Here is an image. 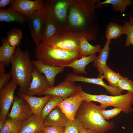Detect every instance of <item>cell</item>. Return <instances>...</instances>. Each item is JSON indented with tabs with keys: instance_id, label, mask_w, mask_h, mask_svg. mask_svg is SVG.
<instances>
[{
	"instance_id": "277c9868",
	"label": "cell",
	"mask_w": 133,
	"mask_h": 133,
	"mask_svg": "<svg viewBox=\"0 0 133 133\" xmlns=\"http://www.w3.org/2000/svg\"><path fill=\"white\" fill-rule=\"evenodd\" d=\"M35 53L37 60L45 64L53 66L69 64L82 56L79 50H64L42 42L36 46Z\"/></svg>"
},
{
	"instance_id": "7c38bea8",
	"label": "cell",
	"mask_w": 133,
	"mask_h": 133,
	"mask_svg": "<svg viewBox=\"0 0 133 133\" xmlns=\"http://www.w3.org/2000/svg\"><path fill=\"white\" fill-rule=\"evenodd\" d=\"M43 6L42 0H15L11 7L17 12L28 17L36 11L42 10Z\"/></svg>"
},
{
	"instance_id": "7402d4cb",
	"label": "cell",
	"mask_w": 133,
	"mask_h": 133,
	"mask_svg": "<svg viewBox=\"0 0 133 133\" xmlns=\"http://www.w3.org/2000/svg\"><path fill=\"white\" fill-rule=\"evenodd\" d=\"M26 17L17 12L10 6L6 9H0V21L19 23L26 22Z\"/></svg>"
},
{
	"instance_id": "8992f818",
	"label": "cell",
	"mask_w": 133,
	"mask_h": 133,
	"mask_svg": "<svg viewBox=\"0 0 133 133\" xmlns=\"http://www.w3.org/2000/svg\"><path fill=\"white\" fill-rule=\"evenodd\" d=\"M43 9L60 28L65 27L70 0H43Z\"/></svg>"
},
{
	"instance_id": "4dcf8cb0",
	"label": "cell",
	"mask_w": 133,
	"mask_h": 133,
	"mask_svg": "<svg viewBox=\"0 0 133 133\" xmlns=\"http://www.w3.org/2000/svg\"><path fill=\"white\" fill-rule=\"evenodd\" d=\"M7 34V39L10 46L17 47L20 45L22 37V32L21 29L13 28L8 32Z\"/></svg>"
},
{
	"instance_id": "ffe728a7",
	"label": "cell",
	"mask_w": 133,
	"mask_h": 133,
	"mask_svg": "<svg viewBox=\"0 0 133 133\" xmlns=\"http://www.w3.org/2000/svg\"><path fill=\"white\" fill-rule=\"evenodd\" d=\"M22 96L29 104L33 114L40 116L43 109L51 95H46L42 97H36L22 94Z\"/></svg>"
},
{
	"instance_id": "ab89813d",
	"label": "cell",
	"mask_w": 133,
	"mask_h": 133,
	"mask_svg": "<svg viewBox=\"0 0 133 133\" xmlns=\"http://www.w3.org/2000/svg\"><path fill=\"white\" fill-rule=\"evenodd\" d=\"M5 66L3 63H0V75L5 74Z\"/></svg>"
},
{
	"instance_id": "4fadbf2b",
	"label": "cell",
	"mask_w": 133,
	"mask_h": 133,
	"mask_svg": "<svg viewBox=\"0 0 133 133\" xmlns=\"http://www.w3.org/2000/svg\"><path fill=\"white\" fill-rule=\"evenodd\" d=\"M83 100L78 92L64 99L58 106L60 108L68 120H72L75 118L76 113Z\"/></svg>"
},
{
	"instance_id": "836d02e7",
	"label": "cell",
	"mask_w": 133,
	"mask_h": 133,
	"mask_svg": "<svg viewBox=\"0 0 133 133\" xmlns=\"http://www.w3.org/2000/svg\"><path fill=\"white\" fill-rule=\"evenodd\" d=\"M123 27L125 31V34L127 35L125 46H128L131 44L133 45V26L129 22L126 21Z\"/></svg>"
},
{
	"instance_id": "e0dca14e",
	"label": "cell",
	"mask_w": 133,
	"mask_h": 133,
	"mask_svg": "<svg viewBox=\"0 0 133 133\" xmlns=\"http://www.w3.org/2000/svg\"><path fill=\"white\" fill-rule=\"evenodd\" d=\"M46 127L40 116L33 114L23 122L19 133H35L43 131Z\"/></svg>"
},
{
	"instance_id": "74e56055",
	"label": "cell",
	"mask_w": 133,
	"mask_h": 133,
	"mask_svg": "<svg viewBox=\"0 0 133 133\" xmlns=\"http://www.w3.org/2000/svg\"><path fill=\"white\" fill-rule=\"evenodd\" d=\"M15 0H0V8L3 9L7 6H12L14 3Z\"/></svg>"
},
{
	"instance_id": "60d3db41",
	"label": "cell",
	"mask_w": 133,
	"mask_h": 133,
	"mask_svg": "<svg viewBox=\"0 0 133 133\" xmlns=\"http://www.w3.org/2000/svg\"><path fill=\"white\" fill-rule=\"evenodd\" d=\"M5 123V121L0 120V130L3 126Z\"/></svg>"
},
{
	"instance_id": "8d00e7d4",
	"label": "cell",
	"mask_w": 133,
	"mask_h": 133,
	"mask_svg": "<svg viewBox=\"0 0 133 133\" xmlns=\"http://www.w3.org/2000/svg\"><path fill=\"white\" fill-rule=\"evenodd\" d=\"M12 76L11 72L0 75V89L8 83Z\"/></svg>"
},
{
	"instance_id": "9c48e42d",
	"label": "cell",
	"mask_w": 133,
	"mask_h": 133,
	"mask_svg": "<svg viewBox=\"0 0 133 133\" xmlns=\"http://www.w3.org/2000/svg\"><path fill=\"white\" fill-rule=\"evenodd\" d=\"M18 83L12 79L0 89V120L7 118L10 107L13 102L14 94Z\"/></svg>"
},
{
	"instance_id": "f35d334b",
	"label": "cell",
	"mask_w": 133,
	"mask_h": 133,
	"mask_svg": "<svg viewBox=\"0 0 133 133\" xmlns=\"http://www.w3.org/2000/svg\"><path fill=\"white\" fill-rule=\"evenodd\" d=\"M79 133H100L90 129L83 127L80 130Z\"/></svg>"
},
{
	"instance_id": "7bdbcfd3",
	"label": "cell",
	"mask_w": 133,
	"mask_h": 133,
	"mask_svg": "<svg viewBox=\"0 0 133 133\" xmlns=\"http://www.w3.org/2000/svg\"><path fill=\"white\" fill-rule=\"evenodd\" d=\"M35 133H45V132L43 131H39Z\"/></svg>"
},
{
	"instance_id": "ac0fdd59",
	"label": "cell",
	"mask_w": 133,
	"mask_h": 133,
	"mask_svg": "<svg viewBox=\"0 0 133 133\" xmlns=\"http://www.w3.org/2000/svg\"><path fill=\"white\" fill-rule=\"evenodd\" d=\"M60 28L51 17L47 16L42 32V42L45 43H49L57 35Z\"/></svg>"
},
{
	"instance_id": "8fae6325",
	"label": "cell",
	"mask_w": 133,
	"mask_h": 133,
	"mask_svg": "<svg viewBox=\"0 0 133 133\" xmlns=\"http://www.w3.org/2000/svg\"><path fill=\"white\" fill-rule=\"evenodd\" d=\"M78 91V86L76 85L74 82L64 80L57 86L49 87L37 95L56 96L65 99L75 94Z\"/></svg>"
},
{
	"instance_id": "b9f144b4",
	"label": "cell",
	"mask_w": 133,
	"mask_h": 133,
	"mask_svg": "<svg viewBox=\"0 0 133 133\" xmlns=\"http://www.w3.org/2000/svg\"><path fill=\"white\" fill-rule=\"evenodd\" d=\"M133 26V17L131 15L129 17V22Z\"/></svg>"
},
{
	"instance_id": "6da1fadb",
	"label": "cell",
	"mask_w": 133,
	"mask_h": 133,
	"mask_svg": "<svg viewBox=\"0 0 133 133\" xmlns=\"http://www.w3.org/2000/svg\"><path fill=\"white\" fill-rule=\"evenodd\" d=\"M98 1L70 0L65 27L88 41L95 40L100 31L95 9L102 6L95 5Z\"/></svg>"
},
{
	"instance_id": "d6a6232c",
	"label": "cell",
	"mask_w": 133,
	"mask_h": 133,
	"mask_svg": "<svg viewBox=\"0 0 133 133\" xmlns=\"http://www.w3.org/2000/svg\"><path fill=\"white\" fill-rule=\"evenodd\" d=\"M117 87L123 91L126 90L133 93V82L127 77H122L118 83Z\"/></svg>"
},
{
	"instance_id": "7a4b0ae2",
	"label": "cell",
	"mask_w": 133,
	"mask_h": 133,
	"mask_svg": "<svg viewBox=\"0 0 133 133\" xmlns=\"http://www.w3.org/2000/svg\"><path fill=\"white\" fill-rule=\"evenodd\" d=\"M11 63L12 79L18 83L22 94H25L31 82L34 67L29 51H23L17 46Z\"/></svg>"
},
{
	"instance_id": "ee69618b",
	"label": "cell",
	"mask_w": 133,
	"mask_h": 133,
	"mask_svg": "<svg viewBox=\"0 0 133 133\" xmlns=\"http://www.w3.org/2000/svg\"><path fill=\"white\" fill-rule=\"evenodd\" d=\"M123 133H125L124 132H123ZM132 133H133V132Z\"/></svg>"
},
{
	"instance_id": "484cf974",
	"label": "cell",
	"mask_w": 133,
	"mask_h": 133,
	"mask_svg": "<svg viewBox=\"0 0 133 133\" xmlns=\"http://www.w3.org/2000/svg\"><path fill=\"white\" fill-rule=\"evenodd\" d=\"M123 27L112 22L108 24L106 30L105 37L107 40L117 39L123 34H125Z\"/></svg>"
},
{
	"instance_id": "f546056e",
	"label": "cell",
	"mask_w": 133,
	"mask_h": 133,
	"mask_svg": "<svg viewBox=\"0 0 133 133\" xmlns=\"http://www.w3.org/2000/svg\"><path fill=\"white\" fill-rule=\"evenodd\" d=\"M103 74V78L107 80L109 86L117 87L118 83L122 77L120 74L113 71L107 65L104 70Z\"/></svg>"
},
{
	"instance_id": "d4e9b609",
	"label": "cell",
	"mask_w": 133,
	"mask_h": 133,
	"mask_svg": "<svg viewBox=\"0 0 133 133\" xmlns=\"http://www.w3.org/2000/svg\"><path fill=\"white\" fill-rule=\"evenodd\" d=\"M101 49L100 45L92 46L88 43L85 37H81L78 50L82 56L95 54L96 53L100 52Z\"/></svg>"
},
{
	"instance_id": "3957f363",
	"label": "cell",
	"mask_w": 133,
	"mask_h": 133,
	"mask_svg": "<svg viewBox=\"0 0 133 133\" xmlns=\"http://www.w3.org/2000/svg\"><path fill=\"white\" fill-rule=\"evenodd\" d=\"M101 110L98 106L92 101L83 100L76 115L75 118L79 120L83 127L95 131L100 133L114 128L113 121H109L104 119L100 112Z\"/></svg>"
},
{
	"instance_id": "9a60e30c",
	"label": "cell",
	"mask_w": 133,
	"mask_h": 133,
	"mask_svg": "<svg viewBox=\"0 0 133 133\" xmlns=\"http://www.w3.org/2000/svg\"><path fill=\"white\" fill-rule=\"evenodd\" d=\"M49 87V84L45 76L40 73L34 67L31 82L25 94L33 96Z\"/></svg>"
},
{
	"instance_id": "603a6c76",
	"label": "cell",
	"mask_w": 133,
	"mask_h": 133,
	"mask_svg": "<svg viewBox=\"0 0 133 133\" xmlns=\"http://www.w3.org/2000/svg\"><path fill=\"white\" fill-rule=\"evenodd\" d=\"M96 56V54L88 56H83L80 58L74 61L69 64L61 66L72 68L73 72L77 74L83 73L86 74L87 73L85 70L86 66L90 63L93 62Z\"/></svg>"
},
{
	"instance_id": "4316f807",
	"label": "cell",
	"mask_w": 133,
	"mask_h": 133,
	"mask_svg": "<svg viewBox=\"0 0 133 133\" xmlns=\"http://www.w3.org/2000/svg\"><path fill=\"white\" fill-rule=\"evenodd\" d=\"M22 123L21 121L7 118L4 125L0 130V133H19Z\"/></svg>"
},
{
	"instance_id": "52a82bcc",
	"label": "cell",
	"mask_w": 133,
	"mask_h": 133,
	"mask_svg": "<svg viewBox=\"0 0 133 133\" xmlns=\"http://www.w3.org/2000/svg\"><path fill=\"white\" fill-rule=\"evenodd\" d=\"M60 28L57 35L47 44L64 50H78L81 37L65 27Z\"/></svg>"
},
{
	"instance_id": "5bb4252c",
	"label": "cell",
	"mask_w": 133,
	"mask_h": 133,
	"mask_svg": "<svg viewBox=\"0 0 133 133\" xmlns=\"http://www.w3.org/2000/svg\"><path fill=\"white\" fill-rule=\"evenodd\" d=\"M103 79L102 75L97 78H91L70 73L66 76L65 80L70 81L74 82H81L99 85L103 87L107 92L115 96L121 95L123 90L118 87H112L107 85L104 82Z\"/></svg>"
},
{
	"instance_id": "f1b7e54d",
	"label": "cell",
	"mask_w": 133,
	"mask_h": 133,
	"mask_svg": "<svg viewBox=\"0 0 133 133\" xmlns=\"http://www.w3.org/2000/svg\"><path fill=\"white\" fill-rule=\"evenodd\" d=\"M64 100L60 96H51L42 110L40 115L41 119L43 121L50 111L61 103Z\"/></svg>"
},
{
	"instance_id": "2e32d148",
	"label": "cell",
	"mask_w": 133,
	"mask_h": 133,
	"mask_svg": "<svg viewBox=\"0 0 133 133\" xmlns=\"http://www.w3.org/2000/svg\"><path fill=\"white\" fill-rule=\"evenodd\" d=\"M34 67L40 74L45 75L49 84L50 87L54 86L55 79L56 76L62 73L65 67L63 66H53L45 64L36 60L32 61Z\"/></svg>"
},
{
	"instance_id": "30bf717a",
	"label": "cell",
	"mask_w": 133,
	"mask_h": 133,
	"mask_svg": "<svg viewBox=\"0 0 133 133\" xmlns=\"http://www.w3.org/2000/svg\"><path fill=\"white\" fill-rule=\"evenodd\" d=\"M18 95V96H14L12 109L8 117L23 122L33 114L29 104L23 98L19 89Z\"/></svg>"
},
{
	"instance_id": "d590c367",
	"label": "cell",
	"mask_w": 133,
	"mask_h": 133,
	"mask_svg": "<svg viewBox=\"0 0 133 133\" xmlns=\"http://www.w3.org/2000/svg\"><path fill=\"white\" fill-rule=\"evenodd\" d=\"M64 127L55 126H47L43 131L45 133H64Z\"/></svg>"
},
{
	"instance_id": "cb8c5ba5",
	"label": "cell",
	"mask_w": 133,
	"mask_h": 133,
	"mask_svg": "<svg viewBox=\"0 0 133 133\" xmlns=\"http://www.w3.org/2000/svg\"><path fill=\"white\" fill-rule=\"evenodd\" d=\"M1 40L2 45L0 47V63L7 66L11 63V59L17 47L10 46L7 41L6 37H3Z\"/></svg>"
},
{
	"instance_id": "44dd1931",
	"label": "cell",
	"mask_w": 133,
	"mask_h": 133,
	"mask_svg": "<svg viewBox=\"0 0 133 133\" xmlns=\"http://www.w3.org/2000/svg\"><path fill=\"white\" fill-rule=\"evenodd\" d=\"M111 43L110 40H107L103 48L101 49L99 55L96 56L93 62V66L98 69L99 71L98 77L102 75L104 70L107 65L106 62L109 56V44Z\"/></svg>"
},
{
	"instance_id": "1f68e13d",
	"label": "cell",
	"mask_w": 133,
	"mask_h": 133,
	"mask_svg": "<svg viewBox=\"0 0 133 133\" xmlns=\"http://www.w3.org/2000/svg\"><path fill=\"white\" fill-rule=\"evenodd\" d=\"M83 127L81 122L77 119L71 120L68 119L64 126V133H79L80 130Z\"/></svg>"
},
{
	"instance_id": "d6986e66",
	"label": "cell",
	"mask_w": 133,
	"mask_h": 133,
	"mask_svg": "<svg viewBox=\"0 0 133 133\" xmlns=\"http://www.w3.org/2000/svg\"><path fill=\"white\" fill-rule=\"evenodd\" d=\"M68 119L61 109L57 106L49 114L43 122L46 126L64 127Z\"/></svg>"
},
{
	"instance_id": "e575fe53",
	"label": "cell",
	"mask_w": 133,
	"mask_h": 133,
	"mask_svg": "<svg viewBox=\"0 0 133 133\" xmlns=\"http://www.w3.org/2000/svg\"><path fill=\"white\" fill-rule=\"evenodd\" d=\"M122 111L121 109L115 108L112 109L105 110H101L100 114L105 119H109L116 116Z\"/></svg>"
},
{
	"instance_id": "5b68a950",
	"label": "cell",
	"mask_w": 133,
	"mask_h": 133,
	"mask_svg": "<svg viewBox=\"0 0 133 133\" xmlns=\"http://www.w3.org/2000/svg\"><path fill=\"white\" fill-rule=\"evenodd\" d=\"M78 92L83 100L100 103V106L101 110H105L107 107L112 106L121 109L126 114H129L133 111L132 107L133 105V93L128 92L124 94L115 96L104 94L93 95L84 91L80 85L78 86Z\"/></svg>"
},
{
	"instance_id": "ba28073f",
	"label": "cell",
	"mask_w": 133,
	"mask_h": 133,
	"mask_svg": "<svg viewBox=\"0 0 133 133\" xmlns=\"http://www.w3.org/2000/svg\"><path fill=\"white\" fill-rule=\"evenodd\" d=\"M47 15L43 9L26 17V23L31 32V36L36 46L41 41L42 30Z\"/></svg>"
},
{
	"instance_id": "83f0119b",
	"label": "cell",
	"mask_w": 133,
	"mask_h": 133,
	"mask_svg": "<svg viewBox=\"0 0 133 133\" xmlns=\"http://www.w3.org/2000/svg\"><path fill=\"white\" fill-rule=\"evenodd\" d=\"M97 4L101 5L105 4H110L112 5L111 8L114 11H120L121 14L124 13L127 6L132 5V0H106L101 2L98 0Z\"/></svg>"
}]
</instances>
